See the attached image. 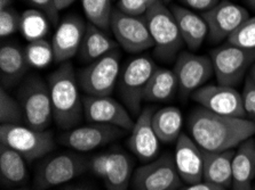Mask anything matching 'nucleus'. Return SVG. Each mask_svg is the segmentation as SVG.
Wrapping results in <instances>:
<instances>
[{
    "mask_svg": "<svg viewBox=\"0 0 255 190\" xmlns=\"http://www.w3.org/2000/svg\"><path fill=\"white\" fill-rule=\"evenodd\" d=\"M188 131L200 148L206 152L235 149L255 134V123L246 118L215 114L202 106L189 115Z\"/></svg>",
    "mask_w": 255,
    "mask_h": 190,
    "instance_id": "obj_1",
    "label": "nucleus"
},
{
    "mask_svg": "<svg viewBox=\"0 0 255 190\" xmlns=\"http://www.w3.org/2000/svg\"><path fill=\"white\" fill-rule=\"evenodd\" d=\"M48 88L56 126L64 131L73 129L84 116V103L79 94L78 77L70 61L62 63L48 76Z\"/></svg>",
    "mask_w": 255,
    "mask_h": 190,
    "instance_id": "obj_2",
    "label": "nucleus"
},
{
    "mask_svg": "<svg viewBox=\"0 0 255 190\" xmlns=\"http://www.w3.org/2000/svg\"><path fill=\"white\" fill-rule=\"evenodd\" d=\"M144 17L154 42V55L164 62L176 60L184 41L171 9L158 0L146 10Z\"/></svg>",
    "mask_w": 255,
    "mask_h": 190,
    "instance_id": "obj_3",
    "label": "nucleus"
},
{
    "mask_svg": "<svg viewBox=\"0 0 255 190\" xmlns=\"http://www.w3.org/2000/svg\"><path fill=\"white\" fill-rule=\"evenodd\" d=\"M17 95L25 126L40 131L47 129L53 119L48 83L39 75H30L22 82Z\"/></svg>",
    "mask_w": 255,
    "mask_h": 190,
    "instance_id": "obj_4",
    "label": "nucleus"
},
{
    "mask_svg": "<svg viewBox=\"0 0 255 190\" xmlns=\"http://www.w3.org/2000/svg\"><path fill=\"white\" fill-rule=\"evenodd\" d=\"M156 69V64L148 56L135 57L123 68L118 80L119 94L130 114L138 116L142 112L145 88Z\"/></svg>",
    "mask_w": 255,
    "mask_h": 190,
    "instance_id": "obj_5",
    "label": "nucleus"
},
{
    "mask_svg": "<svg viewBox=\"0 0 255 190\" xmlns=\"http://www.w3.org/2000/svg\"><path fill=\"white\" fill-rule=\"evenodd\" d=\"M0 143L16 150L26 161L38 160L55 149L52 132L34 130L21 124H1Z\"/></svg>",
    "mask_w": 255,
    "mask_h": 190,
    "instance_id": "obj_6",
    "label": "nucleus"
},
{
    "mask_svg": "<svg viewBox=\"0 0 255 190\" xmlns=\"http://www.w3.org/2000/svg\"><path fill=\"white\" fill-rule=\"evenodd\" d=\"M121 75V53L113 50L79 71L78 83L88 96H110Z\"/></svg>",
    "mask_w": 255,
    "mask_h": 190,
    "instance_id": "obj_7",
    "label": "nucleus"
},
{
    "mask_svg": "<svg viewBox=\"0 0 255 190\" xmlns=\"http://www.w3.org/2000/svg\"><path fill=\"white\" fill-rule=\"evenodd\" d=\"M211 60L218 83L236 87L255 63V49H243L226 42L212 50Z\"/></svg>",
    "mask_w": 255,
    "mask_h": 190,
    "instance_id": "obj_8",
    "label": "nucleus"
},
{
    "mask_svg": "<svg viewBox=\"0 0 255 190\" xmlns=\"http://www.w3.org/2000/svg\"><path fill=\"white\" fill-rule=\"evenodd\" d=\"M90 170V160L78 154L63 153L47 158L39 165L34 177L36 190H47L75 179Z\"/></svg>",
    "mask_w": 255,
    "mask_h": 190,
    "instance_id": "obj_9",
    "label": "nucleus"
},
{
    "mask_svg": "<svg viewBox=\"0 0 255 190\" xmlns=\"http://www.w3.org/2000/svg\"><path fill=\"white\" fill-rule=\"evenodd\" d=\"M110 30L118 45L130 54H138L154 47L144 15L135 16L119 8L113 10Z\"/></svg>",
    "mask_w": 255,
    "mask_h": 190,
    "instance_id": "obj_10",
    "label": "nucleus"
},
{
    "mask_svg": "<svg viewBox=\"0 0 255 190\" xmlns=\"http://www.w3.org/2000/svg\"><path fill=\"white\" fill-rule=\"evenodd\" d=\"M181 178L169 154L154 158L133 173L134 190H180Z\"/></svg>",
    "mask_w": 255,
    "mask_h": 190,
    "instance_id": "obj_11",
    "label": "nucleus"
},
{
    "mask_svg": "<svg viewBox=\"0 0 255 190\" xmlns=\"http://www.w3.org/2000/svg\"><path fill=\"white\" fill-rule=\"evenodd\" d=\"M202 16L207 24V38L211 44L227 40L251 17L249 10L230 0H221L212 9L204 11Z\"/></svg>",
    "mask_w": 255,
    "mask_h": 190,
    "instance_id": "obj_12",
    "label": "nucleus"
},
{
    "mask_svg": "<svg viewBox=\"0 0 255 190\" xmlns=\"http://www.w3.org/2000/svg\"><path fill=\"white\" fill-rule=\"evenodd\" d=\"M173 71L177 77L180 94L185 98L211 79L214 68L211 57L181 52L176 57Z\"/></svg>",
    "mask_w": 255,
    "mask_h": 190,
    "instance_id": "obj_13",
    "label": "nucleus"
},
{
    "mask_svg": "<svg viewBox=\"0 0 255 190\" xmlns=\"http://www.w3.org/2000/svg\"><path fill=\"white\" fill-rule=\"evenodd\" d=\"M125 133V130L110 124L90 123L68 130L60 137V142L77 152L87 153L122 138Z\"/></svg>",
    "mask_w": 255,
    "mask_h": 190,
    "instance_id": "obj_14",
    "label": "nucleus"
},
{
    "mask_svg": "<svg viewBox=\"0 0 255 190\" xmlns=\"http://www.w3.org/2000/svg\"><path fill=\"white\" fill-rule=\"evenodd\" d=\"M191 96L199 106L215 114L231 118H246L243 96L234 87L222 86L219 83L208 84L199 88Z\"/></svg>",
    "mask_w": 255,
    "mask_h": 190,
    "instance_id": "obj_15",
    "label": "nucleus"
},
{
    "mask_svg": "<svg viewBox=\"0 0 255 190\" xmlns=\"http://www.w3.org/2000/svg\"><path fill=\"white\" fill-rule=\"evenodd\" d=\"M84 118L88 123L110 124L132 131L134 121L128 110L110 96H88L83 98Z\"/></svg>",
    "mask_w": 255,
    "mask_h": 190,
    "instance_id": "obj_16",
    "label": "nucleus"
},
{
    "mask_svg": "<svg viewBox=\"0 0 255 190\" xmlns=\"http://www.w3.org/2000/svg\"><path fill=\"white\" fill-rule=\"evenodd\" d=\"M153 107H146L142 110L137 116L134 127L127 139V146L138 160L142 162H151L157 158L159 153V139L154 132L152 126Z\"/></svg>",
    "mask_w": 255,
    "mask_h": 190,
    "instance_id": "obj_17",
    "label": "nucleus"
},
{
    "mask_svg": "<svg viewBox=\"0 0 255 190\" xmlns=\"http://www.w3.org/2000/svg\"><path fill=\"white\" fill-rule=\"evenodd\" d=\"M86 23L76 14L65 16L53 36L52 46L56 63H65L78 54L86 32Z\"/></svg>",
    "mask_w": 255,
    "mask_h": 190,
    "instance_id": "obj_18",
    "label": "nucleus"
},
{
    "mask_svg": "<svg viewBox=\"0 0 255 190\" xmlns=\"http://www.w3.org/2000/svg\"><path fill=\"white\" fill-rule=\"evenodd\" d=\"M174 162L180 178L185 184L194 185L203 181V149L187 133H181L176 140Z\"/></svg>",
    "mask_w": 255,
    "mask_h": 190,
    "instance_id": "obj_19",
    "label": "nucleus"
},
{
    "mask_svg": "<svg viewBox=\"0 0 255 190\" xmlns=\"http://www.w3.org/2000/svg\"><path fill=\"white\" fill-rule=\"evenodd\" d=\"M169 9L175 17L184 45L190 52L198 50L208 36L207 24L202 15L180 5H172Z\"/></svg>",
    "mask_w": 255,
    "mask_h": 190,
    "instance_id": "obj_20",
    "label": "nucleus"
},
{
    "mask_svg": "<svg viewBox=\"0 0 255 190\" xmlns=\"http://www.w3.org/2000/svg\"><path fill=\"white\" fill-rule=\"evenodd\" d=\"M24 48L15 42H5L0 48V75L3 88H11L21 82L29 68Z\"/></svg>",
    "mask_w": 255,
    "mask_h": 190,
    "instance_id": "obj_21",
    "label": "nucleus"
},
{
    "mask_svg": "<svg viewBox=\"0 0 255 190\" xmlns=\"http://www.w3.org/2000/svg\"><path fill=\"white\" fill-rule=\"evenodd\" d=\"M255 179V140L250 138L237 147L233 160V190H253Z\"/></svg>",
    "mask_w": 255,
    "mask_h": 190,
    "instance_id": "obj_22",
    "label": "nucleus"
},
{
    "mask_svg": "<svg viewBox=\"0 0 255 190\" xmlns=\"http://www.w3.org/2000/svg\"><path fill=\"white\" fill-rule=\"evenodd\" d=\"M235 152V149L218 153L206 152L203 149V180L213 182L227 189L233 187V160Z\"/></svg>",
    "mask_w": 255,
    "mask_h": 190,
    "instance_id": "obj_23",
    "label": "nucleus"
},
{
    "mask_svg": "<svg viewBox=\"0 0 255 190\" xmlns=\"http://www.w3.org/2000/svg\"><path fill=\"white\" fill-rule=\"evenodd\" d=\"M118 42L108 37L106 31L88 22L82 46L78 52L79 60L85 63H92L117 49Z\"/></svg>",
    "mask_w": 255,
    "mask_h": 190,
    "instance_id": "obj_24",
    "label": "nucleus"
},
{
    "mask_svg": "<svg viewBox=\"0 0 255 190\" xmlns=\"http://www.w3.org/2000/svg\"><path fill=\"white\" fill-rule=\"evenodd\" d=\"M133 178V161L123 152H113L106 177L102 180L107 190H128Z\"/></svg>",
    "mask_w": 255,
    "mask_h": 190,
    "instance_id": "obj_25",
    "label": "nucleus"
},
{
    "mask_svg": "<svg viewBox=\"0 0 255 190\" xmlns=\"http://www.w3.org/2000/svg\"><path fill=\"white\" fill-rule=\"evenodd\" d=\"M152 126L158 139L164 143L176 142L182 133L183 115L177 107L167 106L152 115Z\"/></svg>",
    "mask_w": 255,
    "mask_h": 190,
    "instance_id": "obj_26",
    "label": "nucleus"
},
{
    "mask_svg": "<svg viewBox=\"0 0 255 190\" xmlns=\"http://www.w3.org/2000/svg\"><path fill=\"white\" fill-rule=\"evenodd\" d=\"M179 90V82L172 69L157 67L150 77L143 99L146 102H167Z\"/></svg>",
    "mask_w": 255,
    "mask_h": 190,
    "instance_id": "obj_27",
    "label": "nucleus"
},
{
    "mask_svg": "<svg viewBox=\"0 0 255 190\" xmlns=\"http://www.w3.org/2000/svg\"><path fill=\"white\" fill-rule=\"evenodd\" d=\"M25 158L10 147L0 143V176L3 185H20L28 177Z\"/></svg>",
    "mask_w": 255,
    "mask_h": 190,
    "instance_id": "obj_28",
    "label": "nucleus"
},
{
    "mask_svg": "<svg viewBox=\"0 0 255 190\" xmlns=\"http://www.w3.org/2000/svg\"><path fill=\"white\" fill-rule=\"evenodd\" d=\"M49 19L39 9H28L22 13L21 33L29 42L44 39L49 30Z\"/></svg>",
    "mask_w": 255,
    "mask_h": 190,
    "instance_id": "obj_29",
    "label": "nucleus"
},
{
    "mask_svg": "<svg viewBox=\"0 0 255 190\" xmlns=\"http://www.w3.org/2000/svg\"><path fill=\"white\" fill-rule=\"evenodd\" d=\"M82 5L88 22L104 31L110 29L114 10L111 0H82Z\"/></svg>",
    "mask_w": 255,
    "mask_h": 190,
    "instance_id": "obj_30",
    "label": "nucleus"
},
{
    "mask_svg": "<svg viewBox=\"0 0 255 190\" xmlns=\"http://www.w3.org/2000/svg\"><path fill=\"white\" fill-rule=\"evenodd\" d=\"M24 52L29 65L34 68H44L55 61L53 46L45 39L29 42Z\"/></svg>",
    "mask_w": 255,
    "mask_h": 190,
    "instance_id": "obj_31",
    "label": "nucleus"
},
{
    "mask_svg": "<svg viewBox=\"0 0 255 190\" xmlns=\"http://www.w3.org/2000/svg\"><path fill=\"white\" fill-rule=\"evenodd\" d=\"M0 122L1 124H20L24 122L20 102L11 97L3 87L0 88Z\"/></svg>",
    "mask_w": 255,
    "mask_h": 190,
    "instance_id": "obj_32",
    "label": "nucleus"
},
{
    "mask_svg": "<svg viewBox=\"0 0 255 190\" xmlns=\"http://www.w3.org/2000/svg\"><path fill=\"white\" fill-rule=\"evenodd\" d=\"M227 44L243 49H255V16L243 23L227 39Z\"/></svg>",
    "mask_w": 255,
    "mask_h": 190,
    "instance_id": "obj_33",
    "label": "nucleus"
},
{
    "mask_svg": "<svg viewBox=\"0 0 255 190\" xmlns=\"http://www.w3.org/2000/svg\"><path fill=\"white\" fill-rule=\"evenodd\" d=\"M21 19L22 14L13 7L0 10V37L7 38L20 31Z\"/></svg>",
    "mask_w": 255,
    "mask_h": 190,
    "instance_id": "obj_34",
    "label": "nucleus"
},
{
    "mask_svg": "<svg viewBox=\"0 0 255 190\" xmlns=\"http://www.w3.org/2000/svg\"><path fill=\"white\" fill-rule=\"evenodd\" d=\"M157 1L158 0H119L118 8L124 13L143 16L146 10Z\"/></svg>",
    "mask_w": 255,
    "mask_h": 190,
    "instance_id": "obj_35",
    "label": "nucleus"
},
{
    "mask_svg": "<svg viewBox=\"0 0 255 190\" xmlns=\"http://www.w3.org/2000/svg\"><path fill=\"white\" fill-rule=\"evenodd\" d=\"M242 96L246 118H249V120L255 123V84L249 79L245 81V87Z\"/></svg>",
    "mask_w": 255,
    "mask_h": 190,
    "instance_id": "obj_36",
    "label": "nucleus"
},
{
    "mask_svg": "<svg viewBox=\"0 0 255 190\" xmlns=\"http://www.w3.org/2000/svg\"><path fill=\"white\" fill-rule=\"evenodd\" d=\"M28 1L36 7V9L41 10L53 24H56L59 22L60 10L56 8L55 0H28Z\"/></svg>",
    "mask_w": 255,
    "mask_h": 190,
    "instance_id": "obj_37",
    "label": "nucleus"
},
{
    "mask_svg": "<svg viewBox=\"0 0 255 190\" xmlns=\"http://www.w3.org/2000/svg\"><path fill=\"white\" fill-rule=\"evenodd\" d=\"M109 156L110 153H103L96 155L90 160V170L101 180L106 177L108 164H109Z\"/></svg>",
    "mask_w": 255,
    "mask_h": 190,
    "instance_id": "obj_38",
    "label": "nucleus"
},
{
    "mask_svg": "<svg viewBox=\"0 0 255 190\" xmlns=\"http://www.w3.org/2000/svg\"><path fill=\"white\" fill-rule=\"evenodd\" d=\"M180 2L189 9L207 11L218 5L220 0H180Z\"/></svg>",
    "mask_w": 255,
    "mask_h": 190,
    "instance_id": "obj_39",
    "label": "nucleus"
},
{
    "mask_svg": "<svg viewBox=\"0 0 255 190\" xmlns=\"http://www.w3.org/2000/svg\"><path fill=\"white\" fill-rule=\"evenodd\" d=\"M180 190H228L227 188L222 187V186L213 184V182H208V181H200L197 182V184L194 185H188L187 187L181 188Z\"/></svg>",
    "mask_w": 255,
    "mask_h": 190,
    "instance_id": "obj_40",
    "label": "nucleus"
},
{
    "mask_svg": "<svg viewBox=\"0 0 255 190\" xmlns=\"http://www.w3.org/2000/svg\"><path fill=\"white\" fill-rule=\"evenodd\" d=\"M75 1L76 0H55V5H56L57 9L62 10V9L68 8V7L72 5Z\"/></svg>",
    "mask_w": 255,
    "mask_h": 190,
    "instance_id": "obj_41",
    "label": "nucleus"
},
{
    "mask_svg": "<svg viewBox=\"0 0 255 190\" xmlns=\"http://www.w3.org/2000/svg\"><path fill=\"white\" fill-rule=\"evenodd\" d=\"M13 1L14 0H0V10L11 7V3H13Z\"/></svg>",
    "mask_w": 255,
    "mask_h": 190,
    "instance_id": "obj_42",
    "label": "nucleus"
},
{
    "mask_svg": "<svg viewBox=\"0 0 255 190\" xmlns=\"http://www.w3.org/2000/svg\"><path fill=\"white\" fill-rule=\"evenodd\" d=\"M64 190H91V189L85 187L83 185H73V186H69V187H67Z\"/></svg>",
    "mask_w": 255,
    "mask_h": 190,
    "instance_id": "obj_43",
    "label": "nucleus"
},
{
    "mask_svg": "<svg viewBox=\"0 0 255 190\" xmlns=\"http://www.w3.org/2000/svg\"><path fill=\"white\" fill-rule=\"evenodd\" d=\"M247 79L252 81V82L255 84V63L252 65V67L250 68V72H249V76H247Z\"/></svg>",
    "mask_w": 255,
    "mask_h": 190,
    "instance_id": "obj_44",
    "label": "nucleus"
},
{
    "mask_svg": "<svg viewBox=\"0 0 255 190\" xmlns=\"http://www.w3.org/2000/svg\"><path fill=\"white\" fill-rule=\"evenodd\" d=\"M246 2L251 8H253L255 10V0H246Z\"/></svg>",
    "mask_w": 255,
    "mask_h": 190,
    "instance_id": "obj_45",
    "label": "nucleus"
},
{
    "mask_svg": "<svg viewBox=\"0 0 255 190\" xmlns=\"http://www.w3.org/2000/svg\"><path fill=\"white\" fill-rule=\"evenodd\" d=\"M161 1H163L164 3H168V2H171L172 0H161Z\"/></svg>",
    "mask_w": 255,
    "mask_h": 190,
    "instance_id": "obj_46",
    "label": "nucleus"
},
{
    "mask_svg": "<svg viewBox=\"0 0 255 190\" xmlns=\"http://www.w3.org/2000/svg\"><path fill=\"white\" fill-rule=\"evenodd\" d=\"M13 190H28V189H13Z\"/></svg>",
    "mask_w": 255,
    "mask_h": 190,
    "instance_id": "obj_47",
    "label": "nucleus"
}]
</instances>
